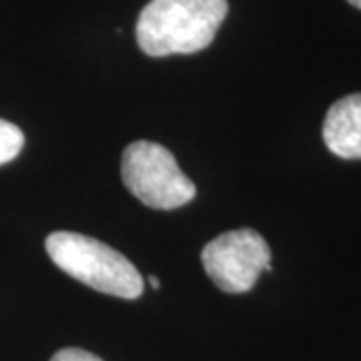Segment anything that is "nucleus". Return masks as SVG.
Masks as SVG:
<instances>
[{"mask_svg":"<svg viewBox=\"0 0 361 361\" xmlns=\"http://www.w3.org/2000/svg\"><path fill=\"white\" fill-rule=\"evenodd\" d=\"M227 13V0H151L137 20V44L155 59L193 54L215 40Z\"/></svg>","mask_w":361,"mask_h":361,"instance_id":"f257e3e1","label":"nucleus"},{"mask_svg":"<svg viewBox=\"0 0 361 361\" xmlns=\"http://www.w3.org/2000/svg\"><path fill=\"white\" fill-rule=\"evenodd\" d=\"M47 253L59 269L94 291L121 299H139L145 291L141 273L129 259L89 235L51 233L47 237Z\"/></svg>","mask_w":361,"mask_h":361,"instance_id":"f03ea898","label":"nucleus"},{"mask_svg":"<svg viewBox=\"0 0 361 361\" xmlns=\"http://www.w3.org/2000/svg\"><path fill=\"white\" fill-rule=\"evenodd\" d=\"M121 177L129 193L151 209H179L197 195L195 183L180 171L173 153L153 141H135L123 151Z\"/></svg>","mask_w":361,"mask_h":361,"instance_id":"7ed1b4c3","label":"nucleus"},{"mask_svg":"<svg viewBox=\"0 0 361 361\" xmlns=\"http://www.w3.org/2000/svg\"><path fill=\"white\" fill-rule=\"evenodd\" d=\"M209 279L225 293H247L261 271H271V249L255 229L221 233L201 251Z\"/></svg>","mask_w":361,"mask_h":361,"instance_id":"20e7f679","label":"nucleus"},{"mask_svg":"<svg viewBox=\"0 0 361 361\" xmlns=\"http://www.w3.org/2000/svg\"><path fill=\"white\" fill-rule=\"evenodd\" d=\"M325 147L339 159H361V92H353L329 106L323 121Z\"/></svg>","mask_w":361,"mask_h":361,"instance_id":"39448f33","label":"nucleus"},{"mask_svg":"<svg viewBox=\"0 0 361 361\" xmlns=\"http://www.w3.org/2000/svg\"><path fill=\"white\" fill-rule=\"evenodd\" d=\"M25 147V135L16 125L0 118V165L11 163L20 155Z\"/></svg>","mask_w":361,"mask_h":361,"instance_id":"423d86ee","label":"nucleus"},{"mask_svg":"<svg viewBox=\"0 0 361 361\" xmlns=\"http://www.w3.org/2000/svg\"><path fill=\"white\" fill-rule=\"evenodd\" d=\"M51 361H103L99 355L90 353L87 349L78 348H65L56 351L51 357Z\"/></svg>","mask_w":361,"mask_h":361,"instance_id":"0eeeda50","label":"nucleus"},{"mask_svg":"<svg viewBox=\"0 0 361 361\" xmlns=\"http://www.w3.org/2000/svg\"><path fill=\"white\" fill-rule=\"evenodd\" d=\"M149 283H151L153 289H159V287H161V283H159V277H155V275H151V277H149Z\"/></svg>","mask_w":361,"mask_h":361,"instance_id":"6e6552de","label":"nucleus"},{"mask_svg":"<svg viewBox=\"0 0 361 361\" xmlns=\"http://www.w3.org/2000/svg\"><path fill=\"white\" fill-rule=\"evenodd\" d=\"M349 4H353V6H355V8H360L361 11V0H348Z\"/></svg>","mask_w":361,"mask_h":361,"instance_id":"1a4fd4ad","label":"nucleus"}]
</instances>
